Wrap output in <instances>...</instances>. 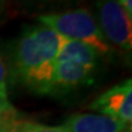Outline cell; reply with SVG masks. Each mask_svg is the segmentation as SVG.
I'll list each match as a JSON object with an SVG mask.
<instances>
[{
	"label": "cell",
	"mask_w": 132,
	"mask_h": 132,
	"mask_svg": "<svg viewBox=\"0 0 132 132\" xmlns=\"http://www.w3.org/2000/svg\"><path fill=\"white\" fill-rule=\"evenodd\" d=\"M65 38L44 24L27 27L16 40L11 55V75L24 89L49 95L56 57Z\"/></svg>",
	"instance_id": "6da1fadb"
},
{
	"label": "cell",
	"mask_w": 132,
	"mask_h": 132,
	"mask_svg": "<svg viewBox=\"0 0 132 132\" xmlns=\"http://www.w3.org/2000/svg\"><path fill=\"white\" fill-rule=\"evenodd\" d=\"M100 60V55L90 47L65 39L55 61L49 95L69 94L89 85Z\"/></svg>",
	"instance_id": "7a4b0ae2"
},
{
	"label": "cell",
	"mask_w": 132,
	"mask_h": 132,
	"mask_svg": "<svg viewBox=\"0 0 132 132\" xmlns=\"http://www.w3.org/2000/svg\"><path fill=\"white\" fill-rule=\"evenodd\" d=\"M37 21L54 29L65 39L90 47L100 57H108L114 53V48L104 38L94 15L89 10L80 7L43 14L38 16Z\"/></svg>",
	"instance_id": "3957f363"
},
{
	"label": "cell",
	"mask_w": 132,
	"mask_h": 132,
	"mask_svg": "<svg viewBox=\"0 0 132 132\" xmlns=\"http://www.w3.org/2000/svg\"><path fill=\"white\" fill-rule=\"evenodd\" d=\"M97 23L113 48L125 53L132 49V19L118 0H94Z\"/></svg>",
	"instance_id": "277c9868"
},
{
	"label": "cell",
	"mask_w": 132,
	"mask_h": 132,
	"mask_svg": "<svg viewBox=\"0 0 132 132\" xmlns=\"http://www.w3.org/2000/svg\"><path fill=\"white\" fill-rule=\"evenodd\" d=\"M89 109L116 119L128 126L132 125V81L123 80L102 94L89 104Z\"/></svg>",
	"instance_id": "5b68a950"
},
{
	"label": "cell",
	"mask_w": 132,
	"mask_h": 132,
	"mask_svg": "<svg viewBox=\"0 0 132 132\" xmlns=\"http://www.w3.org/2000/svg\"><path fill=\"white\" fill-rule=\"evenodd\" d=\"M66 132H131V126L99 113H77L60 125Z\"/></svg>",
	"instance_id": "8992f818"
},
{
	"label": "cell",
	"mask_w": 132,
	"mask_h": 132,
	"mask_svg": "<svg viewBox=\"0 0 132 132\" xmlns=\"http://www.w3.org/2000/svg\"><path fill=\"white\" fill-rule=\"evenodd\" d=\"M0 132H66L59 126H49L33 120L20 118L19 113L12 110L0 121Z\"/></svg>",
	"instance_id": "52a82bcc"
},
{
	"label": "cell",
	"mask_w": 132,
	"mask_h": 132,
	"mask_svg": "<svg viewBox=\"0 0 132 132\" xmlns=\"http://www.w3.org/2000/svg\"><path fill=\"white\" fill-rule=\"evenodd\" d=\"M9 69L0 55V104H11L9 100Z\"/></svg>",
	"instance_id": "ba28073f"
},
{
	"label": "cell",
	"mask_w": 132,
	"mask_h": 132,
	"mask_svg": "<svg viewBox=\"0 0 132 132\" xmlns=\"http://www.w3.org/2000/svg\"><path fill=\"white\" fill-rule=\"evenodd\" d=\"M118 1L122 6V9L126 11V14L132 19V0H118Z\"/></svg>",
	"instance_id": "9c48e42d"
},
{
	"label": "cell",
	"mask_w": 132,
	"mask_h": 132,
	"mask_svg": "<svg viewBox=\"0 0 132 132\" xmlns=\"http://www.w3.org/2000/svg\"><path fill=\"white\" fill-rule=\"evenodd\" d=\"M12 110H15V109L11 104H0V121L3 120V118H4L5 115L11 113Z\"/></svg>",
	"instance_id": "30bf717a"
},
{
	"label": "cell",
	"mask_w": 132,
	"mask_h": 132,
	"mask_svg": "<svg viewBox=\"0 0 132 132\" xmlns=\"http://www.w3.org/2000/svg\"><path fill=\"white\" fill-rule=\"evenodd\" d=\"M4 1H5V0H0V12H1V10H3V6H4Z\"/></svg>",
	"instance_id": "8fae6325"
},
{
	"label": "cell",
	"mask_w": 132,
	"mask_h": 132,
	"mask_svg": "<svg viewBox=\"0 0 132 132\" xmlns=\"http://www.w3.org/2000/svg\"><path fill=\"white\" fill-rule=\"evenodd\" d=\"M38 1H50V0H38Z\"/></svg>",
	"instance_id": "7c38bea8"
}]
</instances>
